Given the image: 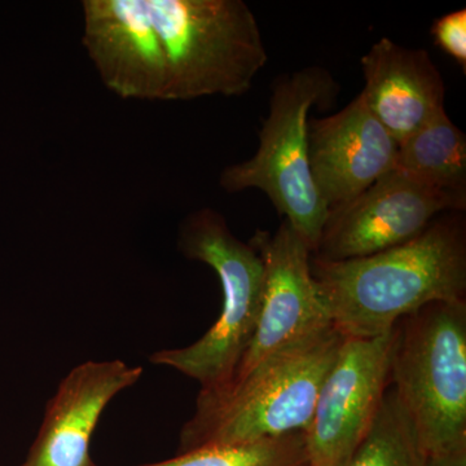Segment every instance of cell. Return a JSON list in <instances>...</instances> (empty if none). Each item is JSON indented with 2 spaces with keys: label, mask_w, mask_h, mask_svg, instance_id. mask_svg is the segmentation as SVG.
Returning <instances> with one entry per match:
<instances>
[{
  "label": "cell",
  "mask_w": 466,
  "mask_h": 466,
  "mask_svg": "<svg viewBox=\"0 0 466 466\" xmlns=\"http://www.w3.org/2000/svg\"><path fill=\"white\" fill-rule=\"evenodd\" d=\"M435 45L466 70V11L451 12L435 21L431 27Z\"/></svg>",
  "instance_id": "obj_17"
},
{
  "label": "cell",
  "mask_w": 466,
  "mask_h": 466,
  "mask_svg": "<svg viewBox=\"0 0 466 466\" xmlns=\"http://www.w3.org/2000/svg\"><path fill=\"white\" fill-rule=\"evenodd\" d=\"M143 466H309L305 433L250 444H218Z\"/></svg>",
  "instance_id": "obj_16"
},
{
  "label": "cell",
  "mask_w": 466,
  "mask_h": 466,
  "mask_svg": "<svg viewBox=\"0 0 466 466\" xmlns=\"http://www.w3.org/2000/svg\"><path fill=\"white\" fill-rule=\"evenodd\" d=\"M312 177L330 211L349 204L394 170L398 143L360 96L321 119H309Z\"/></svg>",
  "instance_id": "obj_11"
},
{
  "label": "cell",
  "mask_w": 466,
  "mask_h": 466,
  "mask_svg": "<svg viewBox=\"0 0 466 466\" xmlns=\"http://www.w3.org/2000/svg\"><path fill=\"white\" fill-rule=\"evenodd\" d=\"M143 375L125 361H86L73 368L46 408L39 433L20 466H96L92 434L106 406Z\"/></svg>",
  "instance_id": "obj_12"
},
{
  "label": "cell",
  "mask_w": 466,
  "mask_h": 466,
  "mask_svg": "<svg viewBox=\"0 0 466 466\" xmlns=\"http://www.w3.org/2000/svg\"><path fill=\"white\" fill-rule=\"evenodd\" d=\"M337 91L323 67H303L276 82L269 113L259 131V148L250 159L226 167L220 187L228 193L265 192L294 232L314 254L329 208L312 177L309 158V113Z\"/></svg>",
  "instance_id": "obj_3"
},
{
  "label": "cell",
  "mask_w": 466,
  "mask_h": 466,
  "mask_svg": "<svg viewBox=\"0 0 466 466\" xmlns=\"http://www.w3.org/2000/svg\"><path fill=\"white\" fill-rule=\"evenodd\" d=\"M395 168L440 191L466 198V137L441 110L398 143Z\"/></svg>",
  "instance_id": "obj_14"
},
{
  "label": "cell",
  "mask_w": 466,
  "mask_h": 466,
  "mask_svg": "<svg viewBox=\"0 0 466 466\" xmlns=\"http://www.w3.org/2000/svg\"><path fill=\"white\" fill-rule=\"evenodd\" d=\"M249 244L265 268L262 302L249 346L227 386L334 327L312 276L311 250L289 223L284 220L275 232L257 231Z\"/></svg>",
  "instance_id": "obj_7"
},
{
  "label": "cell",
  "mask_w": 466,
  "mask_h": 466,
  "mask_svg": "<svg viewBox=\"0 0 466 466\" xmlns=\"http://www.w3.org/2000/svg\"><path fill=\"white\" fill-rule=\"evenodd\" d=\"M395 327L390 386L428 456L466 446V300L435 302Z\"/></svg>",
  "instance_id": "obj_4"
},
{
  "label": "cell",
  "mask_w": 466,
  "mask_h": 466,
  "mask_svg": "<svg viewBox=\"0 0 466 466\" xmlns=\"http://www.w3.org/2000/svg\"><path fill=\"white\" fill-rule=\"evenodd\" d=\"M345 339L333 327L269 359L241 381L200 391L195 415L180 433L179 453L305 433Z\"/></svg>",
  "instance_id": "obj_2"
},
{
  "label": "cell",
  "mask_w": 466,
  "mask_h": 466,
  "mask_svg": "<svg viewBox=\"0 0 466 466\" xmlns=\"http://www.w3.org/2000/svg\"><path fill=\"white\" fill-rule=\"evenodd\" d=\"M179 249L187 258L207 263L217 272L222 311L198 341L161 350L150 361L191 377L200 383L201 391L219 390L231 382L256 330L265 268L257 250L238 240L213 208H201L183 220Z\"/></svg>",
  "instance_id": "obj_6"
},
{
  "label": "cell",
  "mask_w": 466,
  "mask_h": 466,
  "mask_svg": "<svg viewBox=\"0 0 466 466\" xmlns=\"http://www.w3.org/2000/svg\"><path fill=\"white\" fill-rule=\"evenodd\" d=\"M167 66V100L249 91L268 56L242 0H147Z\"/></svg>",
  "instance_id": "obj_5"
},
{
  "label": "cell",
  "mask_w": 466,
  "mask_h": 466,
  "mask_svg": "<svg viewBox=\"0 0 466 466\" xmlns=\"http://www.w3.org/2000/svg\"><path fill=\"white\" fill-rule=\"evenodd\" d=\"M315 284L334 328L348 339L390 333L401 319L435 302L465 300L461 211L443 214L413 240L363 258L311 257Z\"/></svg>",
  "instance_id": "obj_1"
},
{
  "label": "cell",
  "mask_w": 466,
  "mask_h": 466,
  "mask_svg": "<svg viewBox=\"0 0 466 466\" xmlns=\"http://www.w3.org/2000/svg\"><path fill=\"white\" fill-rule=\"evenodd\" d=\"M395 328L375 339L346 337L305 431L309 466H342L366 437L390 386Z\"/></svg>",
  "instance_id": "obj_9"
},
{
  "label": "cell",
  "mask_w": 466,
  "mask_h": 466,
  "mask_svg": "<svg viewBox=\"0 0 466 466\" xmlns=\"http://www.w3.org/2000/svg\"><path fill=\"white\" fill-rule=\"evenodd\" d=\"M364 90L359 96L400 143L444 109L443 78L428 52L380 39L361 58Z\"/></svg>",
  "instance_id": "obj_13"
},
{
  "label": "cell",
  "mask_w": 466,
  "mask_h": 466,
  "mask_svg": "<svg viewBox=\"0 0 466 466\" xmlns=\"http://www.w3.org/2000/svg\"><path fill=\"white\" fill-rule=\"evenodd\" d=\"M466 198L426 186L401 171L380 177L357 198L330 211L312 258H363L413 240L443 214L464 211Z\"/></svg>",
  "instance_id": "obj_8"
},
{
  "label": "cell",
  "mask_w": 466,
  "mask_h": 466,
  "mask_svg": "<svg viewBox=\"0 0 466 466\" xmlns=\"http://www.w3.org/2000/svg\"><path fill=\"white\" fill-rule=\"evenodd\" d=\"M425 461L415 429L390 388L366 437L342 466H425Z\"/></svg>",
  "instance_id": "obj_15"
},
{
  "label": "cell",
  "mask_w": 466,
  "mask_h": 466,
  "mask_svg": "<svg viewBox=\"0 0 466 466\" xmlns=\"http://www.w3.org/2000/svg\"><path fill=\"white\" fill-rule=\"evenodd\" d=\"M85 50L122 99L167 100V66L147 0H85Z\"/></svg>",
  "instance_id": "obj_10"
},
{
  "label": "cell",
  "mask_w": 466,
  "mask_h": 466,
  "mask_svg": "<svg viewBox=\"0 0 466 466\" xmlns=\"http://www.w3.org/2000/svg\"><path fill=\"white\" fill-rule=\"evenodd\" d=\"M425 466H466V446L440 455L428 456Z\"/></svg>",
  "instance_id": "obj_18"
}]
</instances>
